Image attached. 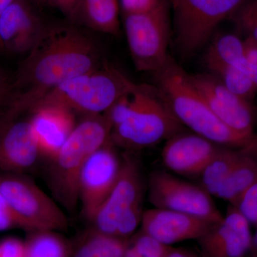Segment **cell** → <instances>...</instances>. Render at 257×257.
Returning <instances> with one entry per match:
<instances>
[{
    "label": "cell",
    "mask_w": 257,
    "mask_h": 257,
    "mask_svg": "<svg viewBox=\"0 0 257 257\" xmlns=\"http://www.w3.org/2000/svg\"><path fill=\"white\" fill-rule=\"evenodd\" d=\"M101 64L95 42L73 23L47 25L19 67L2 117L30 112L47 93Z\"/></svg>",
    "instance_id": "obj_1"
},
{
    "label": "cell",
    "mask_w": 257,
    "mask_h": 257,
    "mask_svg": "<svg viewBox=\"0 0 257 257\" xmlns=\"http://www.w3.org/2000/svg\"><path fill=\"white\" fill-rule=\"evenodd\" d=\"M154 74L155 87L182 126L220 146L242 145L250 140V137L228 127L214 114L194 87L190 75L170 56Z\"/></svg>",
    "instance_id": "obj_2"
},
{
    "label": "cell",
    "mask_w": 257,
    "mask_h": 257,
    "mask_svg": "<svg viewBox=\"0 0 257 257\" xmlns=\"http://www.w3.org/2000/svg\"><path fill=\"white\" fill-rule=\"evenodd\" d=\"M112 124L105 112L88 115L76 125L59 152L51 158L47 178L56 199L67 210L74 211L79 199V179L91 155L111 143Z\"/></svg>",
    "instance_id": "obj_3"
},
{
    "label": "cell",
    "mask_w": 257,
    "mask_h": 257,
    "mask_svg": "<svg viewBox=\"0 0 257 257\" xmlns=\"http://www.w3.org/2000/svg\"><path fill=\"white\" fill-rule=\"evenodd\" d=\"M136 84L119 69L102 64L47 93L30 112L40 108L55 107L87 115L103 114Z\"/></svg>",
    "instance_id": "obj_4"
},
{
    "label": "cell",
    "mask_w": 257,
    "mask_h": 257,
    "mask_svg": "<svg viewBox=\"0 0 257 257\" xmlns=\"http://www.w3.org/2000/svg\"><path fill=\"white\" fill-rule=\"evenodd\" d=\"M182 130L158 89L138 84L131 111L124 121L113 128L111 142L139 150L167 141Z\"/></svg>",
    "instance_id": "obj_5"
},
{
    "label": "cell",
    "mask_w": 257,
    "mask_h": 257,
    "mask_svg": "<svg viewBox=\"0 0 257 257\" xmlns=\"http://www.w3.org/2000/svg\"><path fill=\"white\" fill-rule=\"evenodd\" d=\"M143 193L140 167L136 161L124 157L114 188L91 221L92 229L128 239L141 224Z\"/></svg>",
    "instance_id": "obj_6"
},
{
    "label": "cell",
    "mask_w": 257,
    "mask_h": 257,
    "mask_svg": "<svg viewBox=\"0 0 257 257\" xmlns=\"http://www.w3.org/2000/svg\"><path fill=\"white\" fill-rule=\"evenodd\" d=\"M0 193L17 227L32 231H64L67 216L41 189L21 174H0Z\"/></svg>",
    "instance_id": "obj_7"
},
{
    "label": "cell",
    "mask_w": 257,
    "mask_h": 257,
    "mask_svg": "<svg viewBox=\"0 0 257 257\" xmlns=\"http://www.w3.org/2000/svg\"><path fill=\"white\" fill-rule=\"evenodd\" d=\"M124 28L135 68L155 73L162 68L170 36V4L163 0L157 8L142 14L124 16Z\"/></svg>",
    "instance_id": "obj_8"
},
{
    "label": "cell",
    "mask_w": 257,
    "mask_h": 257,
    "mask_svg": "<svg viewBox=\"0 0 257 257\" xmlns=\"http://www.w3.org/2000/svg\"><path fill=\"white\" fill-rule=\"evenodd\" d=\"M246 0H168L174 15L176 42L189 55L201 48L225 19Z\"/></svg>",
    "instance_id": "obj_9"
},
{
    "label": "cell",
    "mask_w": 257,
    "mask_h": 257,
    "mask_svg": "<svg viewBox=\"0 0 257 257\" xmlns=\"http://www.w3.org/2000/svg\"><path fill=\"white\" fill-rule=\"evenodd\" d=\"M148 199L154 207L190 214L218 223L223 219L211 196L202 187L155 171L148 182Z\"/></svg>",
    "instance_id": "obj_10"
},
{
    "label": "cell",
    "mask_w": 257,
    "mask_h": 257,
    "mask_svg": "<svg viewBox=\"0 0 257 257\" xmlns=\"http://www.w3.org/2000/svg\"><path fill=\"white\" fill-rule=\"evenodd\" d=\"M121 167L111 143L93 152L84 164L79 176V199L89 221L114 188Z\"/></svg>",
    "instance_id": "obj_11"
},
{
    "label": "cell",
    "mask_w": 257,
    "mask_h": 257,
    "mask_svg": "<svg viewBox=\"0 0 257 257\" xmlns=\"http://www.w3.org/2000/svg\"><path fill=\"white\" fill-rule=\"evenodd\" d=\"M47 25L30 0H15L0 15V50L12 55H28Z\"/></svg>",
    "instance_id": "obj_12"
},
{
    "label": "cell",
    "mask_w": 257,
    "mask_h": 257,
    "mask_svg": "<svg viewBox=\"0 0 257 257\" xmlns=\"http://www.w3.org/2000/svg\"><path fill=\"white\" fill-rule=\"evenodd\" d=\"M191 80L214 114L236 133L251 137L253 116L246 99L236 95L215 76L190 75Z\"/></svg>",
    "instance_id": "obj_13"
},
{
    "label": "cell",
    "mask_w": 257,
    "mask_h": 257,
    "mask_svg": "<svg viewBox=\"0 0 257 257\" xmlns=\"http://www.w3.org/2000/svg\"><path fill=\"white\" fill-rule=\"evenodd\" d=\"M41 155L30 118L0 119V170L15 174L28 172Z\"/></svg>",
    "instance_id": "obj_14"
},
{
    "label": "cell",
    "mask_w": 257,
    "mask_h": 257,
    "mask_svg": "<svg viewBox=\"0 0 257 257\" xmlns=\"http://www.w3.org/2000/svg\"><path fill=\"white\" fill-rule=\"evenodd\" d=\"M215 224L190 214L155 207L144 211L141 231L170 246L187 240H197Z\"/></svg>",
    "instance_id": "obj_15"
},
{
    "label": "cell",
    "mask_w": 257,
    "mask_h": 257,
    "mask_svg": "<svg viewBox=\"0 0 257 257\" xmlns=\"http://www.w3.org/2000/svg\"><path fill=\"white\" fill-rule=\"evenodd\" d=\"M220 145L196 134L179 133L166 141L162 159L167 169L183 176L200 175Z\"/></svg>",
    "instance_id": "obj_16"
},
{
    "label": "cell",
    "mask_w": 257,
    "mask_h": 257,
    "mask_svg": "<svg viewBox=\"0 0 257 257\" xmlns=\"http://www.w3.org/2000/svg\"><path fill=\"white\" fill-rule=\"evenodd\" d=\"M251 239L248 221L237 210H230L197 241L203 257H243Z\"/></svg>",
    "instance_id": "obj_17"
},
{
    "label": "cell",
    "mask_w": 257,
    "mask_h": 257,
    "mask_svg": "<svg viewBox=\"0 0 257 257\" xmlns=\"http://www.w3.org/2000/svg\"><path fill=\"white\" fill-rule=\"evenodd\" d=\"M30 118L34 136L42 155L52 158L76 126L74 112L60 108H40Z\"/></svg>",
    "instance_id": "obj_18"
},
{
    "label": "cell",
    "mask_w": 257,
    "mask_h": 257,
    "mask_svg": "<svg viewBox=\"0 0 257 257\" xmlns=\"http://www.w3.org/2000/svg\"><path fill=\"white\" fill-rule=\"evenodd\" d=\"M119 0H81L71 21L108 35L120 32Z\"/></svg>",
    "instance_id": "obj_19"
},
{
    "label": "cell",
    "mask_w": 257,
    "mask_h": 257,
    "mask_svg": "<svg viewBox=\"0 0 257 257\" xmlns=\"http://www.w3.org/2000/svg\"><path fill=\"white\" fill-rule=\"evenodd\" d=\"M128 240L92 228L72 248V257H124Z\"/></svg>",
    "instance_id": "obj_20"
},
{
    "label": "cell",
    "mask_w": 257,
    "mask_h": 257,
    "mask_svg": "<svg viewBox=\"0 0 257 257\" xmlns=\"http://www.w3.org/2000/svg\"><path fill=\"white\" fill-rule=\"evenodd\" d=\"M239 160L234 152L221 147L199 175L201 187L211 196L217 197L225 181Z\"/></svg>",
    "instance_id": "obj_21"
},
{
    "label": "cell",
    "mask_w": 257,
    "mask_h": 257,
    "mask_svg": "<svg viewBox=\"0 0 257 257\" xmlns=\"http://www.w3.org/2000/svg\"><path fill=\"white\" fill-rule=\"evenodd\" d=\"M25 257H72V247L55 231H32L25 241Z\"/></svg>",
    "instance_id": "obj_22"
},
{
    "label": "cell",
    "mask_w": 257,
    "mask_h": 257,
    "mask_svg": "<svg viewBox=\"0 0 257 257\" xmlns=\"http://www.w3.org/2000/svg\"><path fill=\"white\" fill-rule=\"evenodd\" d=\"M257 181V170L252 162L240 159L218 194V198L236 203L241 194Z\"/></svg>",
    "instance_id": "obj_23"
},
{
    "label": "cell",
    "mask_w": 257,
    "mask_h": 257,
    "mask_svg": "<svg viewBox=\"0 0 257 257\" xmlns=\"http://www.w3.org/2000/svg\"><path fill=\"white\" fill-rule=\"evenodd\" d=\"M206 65L226 89L240 97L247 100L256 92L251 79L239 69L218 62H206Z\"/></svg>",
    "instance_id": "obj_24"
},
{
    "label": "cell",
    "mask_w": 257,
    "mask_h": 257,
    "mask_svg": "<svg viewBox=\"0 0 257 257\" xmlns=\"http://www.w3.org/2000/svg\"><path fill=\"white\" fill-rule=\"evenodd\" d=\"M171 248L141 231L128 240L124 257H166Z\"/></svg>",
    "instance_id": "obj_25"
},
{
    "label": "cell",
    "mask_w": 257,
    "mask_h": 257,
    "mask_svg": "<svg viewBox=\"0 0 257 257\" xmlns=\"http://www.w3.org/2000/svg\"><path fill=\"white\" fill-rule=\"evenodd\" d=\"M231 17L247 37L257 42V0H246Z\"/></svg>",
    "instance_id": "obj_26"
},
{
    "label": "cell",
    "mask_w": 257,
    "mask_h": 257,
    "mask_svg": "<svg viewBox=\"0 0 257 257\" xmlns=\"http://www.w3.org/2000/svg\"><path fill=\"white\" fill-rule=\"evenodd\" d=\"M236 203L237 211L248 222L257 224V181L241 194Z\"/></svg>",
    "instance_id": "obj_27"
},
{
    "label": "cell",
    "mask_w": 257,
    "mask_h": 257,
    "mask_svg": "<svg viewBox=\"0 0 257 257\" xmlns=\"http://www.w3.org/2000/svg\"><path fill=\"white\" fill-rule=\"evenodd\" d=\"M163 0H119L123 15L142 14L157 8Z\"/></svg>",
    "instance_id": "obj_28"
},
{
    "label": "cell",
    "mask_w": 257,
    "mask_h": 257,
    "mask_svg": "<svg viewBox=\"0 0 257 257\" xmlns=\"http://www.w3.org/2000/svg\"><path fill=\"white\" fill-rule=\"evenodd\" d=\"M0 257H25V242L15 237L0 241Z\"/></svg>",
    "instance_id": "obj_29"
},
{
    "label": "cell",
    "mask_w": 257,
    "mask_h": 257,
    "mask_svg": "<svg viewBox=\"0 0 257 257\" xmlns=\"http://www.w3.org/2000/svg\"><path fill=\"white\" fill-rule=\"evenodd\" d=\"M50 6L60 10L63 14L72 20L81 0H46Z\"/></svg>",
    "instance_id": "obj_30"
},
{
    "label": "cell",
    "mask_w": 257,
    "mask_h": 257,
    "mask_svg": "<svg viewBox=\"0 0 257 257\" xmlns=\"http://www.w3.org/2000/svg\"><path fill=\"white\" fill-rule=\"evenodd\" d=\"M12 82L5 74L0 71V114L9 100L12 92Z\"/></svg>",
    "instance_id": "obj_31"
},
{
    "label": "cell",
    "mask_w": 257,
    "mask_h": 257,
    "mask_svg": "<svg viewBox=\"0 0 257 257\" xmlns=\"http://www.w3.org/2000/svg\"><path fill=\"white\" fill-rule=\"evenodd\" d=\"M243 52L248 63L257 65V42L255 40L246 37L243 41Z\"/></svg>",
    "instance_id": "obj_32"
},
{
    "label": "cell",
    "mask_w": 257,
    "mask_h": 257,
    "mask_svg": "<svg viewBox=\"0 0 257 257\" xmlns=\"http://www.w3.org/2000/svg\"><path fill=\"white\" fill-rule=\"evenodd\" d=\"M13 227H17V225L8 207L0 205V231H5Z\"/></svg>",
    "instance_id": "obj_33"
},
{
    "label": "cell",
    "mask_w": 257,
    "mask_h": 257,
    "mask_svg": "<svg viewBox=\"0 0 257 257\" xmlns=\"http://www.w3.org/2000/svg\"><path fill=\"white\" fill-rule=\"evenodd\" d=\"M166 257H197L184 248L172 247Z\"/></svg>",
    "instance_id": "obj_34"
},
{
    "label": "cell",
    "mask_w": 257,
    "mask_h": 257,
    "mask_svg": "<svg viewBox=\"0 0 257 257\" xmlns=\"http://www.w3.org/2000/svg\"><path fill=\"white\" fill-rule=\"evenodd\" d=\"M15 0H0V15Z\"/></svg>",
    "instance_id": "obj_35"
},
{
    "label": "cell",
    "mask_w": 257,
    "mask_h": 257,
    "mask_svg": "<svg viewBox=\"0 0 257 257\" xmlns=\"http://www.w3.org/2000/svg\"><path fill=\"white\" fill-rule=\"evenodd\" d=\"M250 248H252L253 252L257 256V231L255 233L253 239H251V247Z\"/></svg>",
    "instance_id": "obj_36"
},
{
    "label": "cell",
    "mask_w": 257,
    "mask_h": 257,
    "mask_svg": "<svg viewBox=\"0 0 257 257\" xmlns=\"http://www.w3.org/2000/svg\"><path fill=\"white\" fill-rule=\"evenodd\" d=\"M32 1L35 2L37 3H44V2H46V0H32Z\"/></svg>",
    "instance_id": "obj_37"
}]
</instances>
